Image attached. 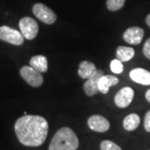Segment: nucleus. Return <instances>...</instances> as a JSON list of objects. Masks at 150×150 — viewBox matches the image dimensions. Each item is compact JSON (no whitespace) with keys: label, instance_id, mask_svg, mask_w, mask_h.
<instances>
[{"label":"nucleus","instance_id":"0eeeda50","mask_svg":"<svg viewBox=\"0 0 150 150\" xmlns=\"http://www.w3.org/2000/svg\"><path fill=\"white\" fill-rule=\"evenodd\" d=\"M134 97V89L130 87H124L116 93L114 97V103L116 106L120 108L129 107Z\"/></svg>","mask_w":150,"mask_h":150},{"label":"nucleus","instance_id":"f03ea898","mask_svg":"<svg viewBox=\"0 0 150 150\" xmlns=\"http://www.w3.org/2000/svg\"><path fill=\"white\" fill-rule=\"evenodd\" d=\"M79 144L74 132L68 127L59 129L50 142L48 150H77Z\"/></svg>","mask_w":150,"mask_h":150},{"label":"nucleus","instance_id":"6ab92c4d","mask_svg":"<svg viewBox=\"0 0 150 150\" xmlns=\"http://www.w3.org/2000/svg\"><path fill=\"white\" fill-rule=\"evenodd\" d=\"M100 150H122L121 148L110 140H103L100 144Z\"/></svg>","mask_w":150,"mask_h":150},{"label":"nucleus","instance_id":"2eb2a0df","mask_svg":"<svg viewBox=\"0 0 150 150\" xmlns=\"http://www.w3.org/2000/svg\"><path fill=\"white\" fill-rule=\"evenodd\" d=\"M140 124V117L137 113H130L126 116L123 122V126L127 131H134Z\"/></svg>","mask_w":150,"mask_h":150},{"label":"nucleus","instance_id":"ddd939ff","mask_svg":"<svg viewBox=\"0 0 150 150\" xmlns=\"http://www.w3.org/2000/svg\"><path fill=\"white\" fill-rule=\"evenodd\" d=\"M96 66L89 61H83L79 64L78 74L83 79H88L97 72Z\"/></svg>","mask_w":150,"mask_h":150},{"label":"nucleus","instance_id":"7ed1b4c3","mask_svg":"<svg viewBox=\"0 0 150 150\" xmlns=\"http://www.w3.org/2000/svg\"><path fill=\"white\" fill-rule=\"evenodd\" d=\"M33 13L38 19L46 24H53L57 20V15L54 11L41 3L33 5Z\"/></svg>","mask_w":150,"mask_h":150},{"label":"nucleus","instance_id":"5701e85b","mask_svg":"<svg viewBox=\"0 0 150 150\" xmlns=\"http://www.w3.org/2000/svg\"><path fill=\"white\" fill-rule=\"evenodd\" d=\"M146 23H147V25L150 28V13L147 16V18H146Z\"/></svg>","mask_w":150,"mask_h":150},{"label":"nucleus","instance_id":"20e7f679","mask_svg":"<svg viewBox=\"0 0 150 150\" xmlns=\"http://www.w3.org/2000/svg\"><path fill=\"white\" fill-rule=\"evenodd\" d=\"M0 40L13 45L19 46L24 42V37L21 32L16 29H13L8 26H2L0 27Z\"/></svg>","mask_w":150,"mask_h":150},{"label":"nucleus","instance_id":"39448f33","mask_svg":"<svg viewBox=\"0 0 150 150\" xmlns=\"http://www.w3.org/2000/svg\"><path fill=\"white\" fill-rule=\"evenodd\" d=\"M19 28L23 36L28 40L35 38L38 33V24L30 17H24L19 21Z\"/></svg>","mask_w":150,"mask_h":150},{"label":"nucleus","instance_id":"dca6fc26","mask_svg":"<svg viewBox=\"0 0 150 150\" xmlns=\"http://www.w3.org/2000/svg\"><path fill=\"white\" fill-rule=\"evenodd\" d=\"M135 51L133 48L125 47V46H119L116 50V57L118 60L123 62H128L134 58Z\"/></svg>","mask_w":150,"mask_h":150},{"label":"nucleus","instance_id":"9b49d317","mask_svg":"<svg viewBox=\"0 0 150 150\" xmlns=\"http://www.w3.org/2000/svg\"><path fill=\"white\" fill-rule=\"evenodd\" d=\"M129 77L132 80L143 85H150V72L144 69L137 68L131 70Z\"/></svg>","mask_w":150,"mask_h":150},{"label":"nucleus","instance_id":"4468645a","mask_svg":"<svg viewBox=\"0 0 150 150\" xmlns=\"http://www.w3.org/2000/svg\"><path fill=\"white\" fill-rule=\"evenodd\" d=\"M30 66L39 73H45L48 71V60L43 55H36L30 59Z\"/></svg>","mask_w":150,"mask_h":150},{"label":"nucleus","instance_id":"4be33fe9","mask_svg":"<svg viewBox=\"0 0 150 150\" xmlns=\"http://www.w3.org/2000/svg\"><path fill=\"white\" fill-rule=\"evenodd\" d=\"M145 98L147 99L148 102L150 103V88L148 91L146 92V93H145Z\"/></svg>","mask_w":150,"mask_h":150},{"label":"nucleus","instance_id":"f257e3e1","mask_svg":"<svg viewBox=\"0 0 150 150\" xmlns=\"http://www.w3.org/2000/svg\"><path fill=\"white\" fill-rule=\"evenodd\" d=\"M14 130L22 144L28 147H38L47 139L48 123L42 116L26 114L17 119Z\"/></svg>","mask_w":150,"mask_h":150},{"label":"nucleus","instance_id":"1a4fd4ad","mask_svg":"<svg viewBox=\"0 0 150 150\" xmlns=\"http://www.w3.org/2000/svg\"><path fill=\"white\" fill-rule=\"evenodd\" d=\"M103 75H104L102 70H97L95 74H93L83 83V90L86 95L91 97L98 93V81Z\"/></svg>","mask_w":150,"mask_h":150},{"label":"nucleus","instance_id":"412c9836","mask_svg":"<svg viewBox=\"0 0 150 150\" xmlns=\"http://www.w3.org/2000/svg\"><path fill=\"white\" fill-rule=\"evenodd\" d=\"M144 129L147 132H149L150 133V110L145 114Z\"/></svg>","mask_w":150,"mask_h":150},{"label":"nucleus","instance_id":"f3484780","mask_svg":"<svg viewBox=\"0 0 150 150\" xmlns=\"http://www.w3.org/2000/svg\"><path fill=\"white\" fill-rule=\"evenodd\" d=\"M125 0H107L106 1V6L109 11L115 12L121 9L124 6Z\"/></svg>","mask_w":150,"mask_h":150},{"label":"nucleus","instance_id":"f8f14e48","mask_svg":"<svg viewBox=\"0 0 150 150\" xmlns=\"http://www.w3.org/2000/svg\"><path fill=\"white\" fill-rule=\"evenodd\" d=\"M119 79L116 76L113 75H103L98 81V90L103 94H106L108 93L109 88L111 86L117 85Z\"/></svg>","mask_w":150,"mask_h":150},{"label":"nucleus","instance_id":"9d476101","mask_svg":"<svg viewBox=\"0 0 150 150\" xmlns=\"http://www.w3.org/2000/svg\"><path fill=\"white\" fill-rule=\"evenodd\" d=\"M144 36V31L139 27H130L123 33V38L129 44H139Z\"/></svg>","mask_w":150,"mask_h":150},{"label":"nucleus","instance_id":"423d86ee","mask_svg":"<svg viewBox=\"0 0 150 150\" xmlns=\"http://www.w3.org/2000/svg\"><path fill=\"white\" fill-rule=\"evenodd\" d=\"M21 77L33 88H38L43 83V77L38 71L31 66H23L20 69Z\"/></svg>","mask_w":150,"mask_h":150},{"label":"nucleus","instance_id":"a211bd4d","mask_svg":"<svg viewBox=\"0 0 150 150\" xmlns=\"http://www.w3.org/2000/svg\"><path fill=\"white\" fill-rule=\"evenodd\" d=\"M110 69L113 74H121L123 71V63L118 59H113L110 63Z\"/></svg>","mask_w":150,"mask_h":150},{"label":"nucleus","instance_id":"aec40b11","mask_svg":"<svg viewBox=\"0 0 150 150\" xmlns=\"http://www.w3.org/2000/svg\"><path fill=\"white\" fill-rule=\"evenodd\" d=\"M143 54L147 59L150 60V38L145 42L143 48Z\"/></svg>","mask_w":150,"mask_h":150},{"label":"nucleus","instance_id":"6e6552de","mask_svg":"<svg viewBox=\"0 0 150 150\" xmlns=\"http://www.w3.org/2000/svg\"><path fill=\"white\" fill-rule=\"evenodd\" d=\"M88 125L89 129L98 133H104L110 128L108 120L101 115H92L88 119Z\"/></svg>","mask_w":150,"mask_h":150}]
</instances>
